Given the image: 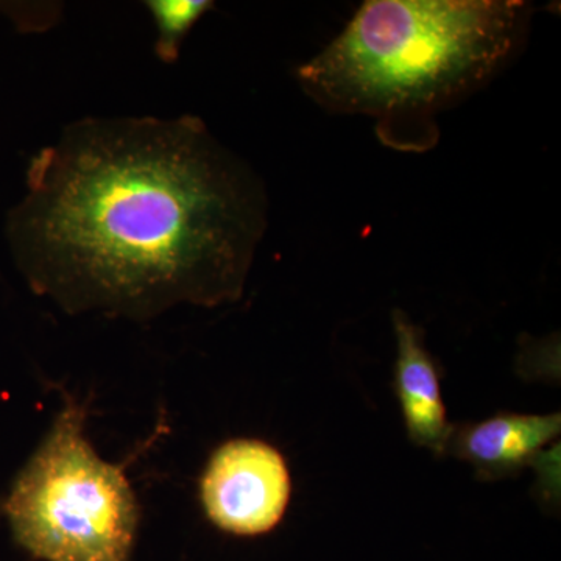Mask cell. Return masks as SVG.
I'll return each mask as SVG.
<instances>
[{"mask_svg": "<svg viewBox=\"0 0 561 561\" xmlns=\"http://www.w3.org/2000/svg\"><path fill=\"white\" fill-rule=\"evenodd\" d=\"M561 413L501 412L456 424L446 457L470 465L481 481L515 478L538 454L559 442Z\"/></svg>", "mask_w": 561, "mask_h": 561, "instance_id": "6", "label": "cell"}, {"mask_svg": "<svg viewBox=\"0 0 561 561\" xmlns=\"http://www.w3.org/2000/svg\"><path fill=\"white\" fill-rule=\"evenodd\" d=\"M294 481L286 457L253 437L220 443L203 468L198 500L217 530L239 538L271 534L286 518Z\"/></svg>", "mask_w": 561, "mask_h": 561, "instance_id": "4", "label": "cell"}, {"mask_svg": "<svg viewBox=\"0 0 561 561\" xmlns=\"http://www.w3.org/2000/svg\"><path fill=\"white\" fill-rule=\"evenodd\" d=\"M214 3L209 0H149L146 9L157 28L154 54L165 65L179 61L181 46L194 25L205 16Z\"/></svg>", "mask_w": 561, "mask_h": 561, "instance_id": "7", "label": "cell"}, {"mask_svg": "<svg viewBox=\"0 0 561 561\" xmlns=\"http://www.w3.org/2000/svg\"><path fill=\"white\" fill-rule=\"evenodd\" d=\"M531 13L522 0H368L297 80L321 108L375 119L383 146L421 153L438 114L518 57Z\"/></svg>", "mask_w": 561, "mask_h": 561, "instance_id": "2", "label": "cell"}, {"mask_svg": "<svg viewBox=\"0 0 561 561\" xmlns=\"http://www.w3.org/2000/svg\"><path fill=\"white\" fill-rule=\"evenodd\" d=\"M88 405L68 390L0 504L14 542L39 561H131L140 504L124 465L95 451Z\"/></svg>", "mask_w": 561, "mask_h": 561, "instance_id": "3", "label": "cell"}, {"mask_svg": "<svg viewBox=\"0 0 561 561\" xmlns=\"http://www.w3.org/2000/svg\"><path fill=\"white\" fill-rule=\"evenodd\" d=\"M267 221L264 183L201 117H84L28 162L5 239L62 312L142 323L241 300Z\"/></svg>", "mask_w": 561, "mask_h": 561, "instance_id": "1", "label": "cell"}, {"mask_svg": "<svg viewBox=\"0 0 561 561\" xmlns=\"http://www.w3.org/2000/svg\"><path fill=\"white\" fill-rule=\"evenodd\" d=\"M3 13L20 31H47L61 20V3H2Z\"/></svg>", "mask_w": 561, "mask_h": 561, "instance_id": "8", "label": "cell"}, {"mask_svg": "<svg viewBox=\"0 0 561 561\" xmlns=\"http://www.w3.org/2000/svg\"><path fill=\"white\" fill-rule=\"evenodd\" d=\"M397 360L393 390L409 440L435 457H446L454 426L443 400V370L426 345L423 328L408 312H391Z\"/></svg>", "mask_w": 561, "mask_h": 561, "instance_id": "5", "label": "cell"}]
</instances>
